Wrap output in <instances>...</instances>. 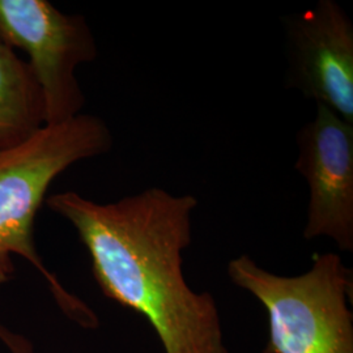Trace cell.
<instances>
[{"mask_svg":"<svg viewBox=\"0 0 353 353\" xmlns=\"http://www.w3.org/2000/svg\"><path fill=\"white\" fill-rule=\"evenodd\" d=\"M46 204L75 228L103 294L144 316L165 353H229L214 297L183 276L194 195L150 188L103 204L65 191Z\"/></svg>","mask_w":353,"mask_h":353,"instance_id":"cell-1","label":"cell"},{"mask_svg":"<svg viewBox=\"0 0 353 353\" xmlns=\"http://www.w3.org/2000/svg\"><path fill=\"white\" fill-rule=\"evenodd\" d=\"M112 145V132L101 118L81 113L59 125H45L30 139L0 151V283L12 274V255L23 256L46 278L64 313L84 327H96L97 316L46 270L33 227L52 181L71 165L108 153Z\"/></svg>","mask_w":353,"mask_h":353,"instance_id":"cell-2","label":"cell"},{"mask_svg":"<svg viewBox=\"0 0 353 353\" xmlns=\"http://www.w3.org/2000/svg\"><path fill=\"white\" fill-rule=\"evenodd\" d=\"M228 275L267 310L263 353H353L352 271L338 254L316 255L299 276L271 274L241 255L229 262Z\"/></svg>","mask_w":353,"mask_h":353,"instance_id":"cell-3","label":"cell"},{"mask_svg":"<svg viewBox=\"0 0 353 353\" xmlns=\"http://www.w3.org/2000/svg\"><path fill=\"white\" fill-rule=\"evenodd\" d=\"M0 41L28 52L42 92L46 125L81 114L85 97L76 68L97 58L96 41L83 16L61 12L46 0H0Z\"/></svg>","mask_w":353,"mask_h":353,"instance_id":"cell-4","label":"cell"},{"mask_svg":"<svg viewBox=\"0 0 353 353\" xmlns=\"http://www.w3.org/2000/svg\"><path fill=\"white\" fill-rule=\"evenodd\" d=\"M296 169L309 186L306 240L327 237L353 250V125L323 105L297 134Z\"/></svg>","mask_w":353,"mask_h":353,"instance_id":"cell-5","label":"cell"},{"mask_svg":"<svg viewBox=\"0 0 353 353\" xmlns=\"http://www.w3.org/2000/svg\"><path fill=\"white\" fill-rule=\"evenodd\" d=\"M290 87L353 125V24L341 4L319 0L285 19Z\"/></svg>","mask_w":353,"mask_h":353,"instance_id":"cell-6","label":"cell"},{"mask_svg":"<svg viewBox=\"0 0 353 353\" xmlns=\"http://www.w3.org/2000/svg\"><path fill=\"white\" fill-rule=\"evenodd\" d=\"M45 125L36 76L28 62L0 41V151L30 139Z\"/></svg>","mask_w":353,"mask_h":353,"instance_id":"cell-7","label":"cell"},{"mask_svg":"<svg viewBox=\"0 0 353 353\" xmlns=\"http://www.w3.org/2000/svg\"><path fill=\"white\" fill-rule=\"evenodd\" d=\"M10 343V345H11V348H12V351L14 353H28V351H26L23 347H21V343L20 341H17V344H19V347H16L14 344H13L12 341H8Z\"/></svg>","mask_w":353,"mask_h":353,"instance_id":"cell-8","label":"cell"}]
</instances>
